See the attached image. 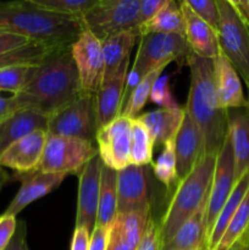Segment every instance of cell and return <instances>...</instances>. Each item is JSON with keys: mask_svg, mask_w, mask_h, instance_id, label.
Instances as JSON below:
<instances>
[{"mask_svg": "<svg viewBox=\"0 0 249 250\" xmlns=\"http://www.w3.org/2000/svg\"><path fill=\"white\" fill-rule=\"evenodd\" d=\"M71 46L53 49L41 62L29 67L26 84L12 95L20 110H33L49 119L81 97Z\"/></svg>", "mask_w": 249, "mask_h": 250, "instance_id": "cell-1", "label": "cell"}, {"mask_svg": "<svg viewBox=\"0 0 249 250\" xmlns=\"http://www.w3.org/2000/svg\"><path fill=\"white\" fill-rule=\"evenodd\" d=\"M187 65L190 83L185 111L204 137L205 155L216 156L228 134V111L217 99L214 60L190 53Z\"/></svg>", "mask_w": 249, "mask_h": 250, "instance_id": "cell-2", "label": "cell"}, {"mask_svg": "<svg viewBox=\"0 0 249 250\" xmlns=\"http://www.w3.org/2000/svg\"><path fill=\"white\" fill-rule=\"evenodd\" d=\"M0 31L24 37L32 43L50 48L71 46L83 26L80 19L54 14L32 0L0 2Z\"/></svg>", "mask_w": 249, "mask_h": 250, "instance_id": "cell-3", "label": "cell"}, {"mask_svg": "<svg viewBox=\"0 0 249 250\" xmlns=\"http://www.w3.org/2000/svg\"><path fill=\"white\" fill-rule=\"evenodd\" d=\"M215 164L216 156L205 155L192 172L177 183L159 222L163 244L167 243L186 221L208 204Z\"/></svg>", "mask_w": 249, "mask_h": 250, "instance_id": "cell-4", "label": "cell"}, {"mask_svg": "<svg viewBox=\"0 0 249 250\" xmlns=\"http://www.w3.org/2000/svg\"><path fill=\"white\" fill-rule=\"evenodd\" d=\"M190 53L192 51L185 36L163 33L142 34L133 66L127 76L124 102L129 93L146 75L160 67H166L172 61H176L180 65H187Z\"/></svg>", "mask_w": 249, "mask_h": 250, "instance_id": "cell-5", "label": "cell"}, {"mask_svg": "<svg viewBox=\"0 0 249 250\" xmlns=\"http://www.w3.org/2000/svg\"><path fill=\"white\" fill-rule=\"evenodd\" d=\"M100 42L115 34L139 28V0H97L80 19Z\"/></svg>", "mask_w": 249, "mask_h": 250, "instance_id": "cell-6", "label": "cell"}, {"mask_svg": "<svg viewBox=\"0 0 249 250\" xmlns=\"http://www.w3.org/2000/svg\"><path fill=\"white\" fill-rule=\"evenodd\" d=\"M97 154L98 149L92 142L48 134L38 170L65 176L80 175Z\"/></svg>", "mask_w": 249, "mask_h": 250, "instance_id": "cell-7", "label": "cell"}, {"mask_svg": "<svg viewBox=\"0 0 249 250\" xmlns=\"http://www.w3.org/2000/svg\"><path fill=\"white\" fill-rule=\"evenodd\" d=\"M216 2L220 11L217 32L220 50L249 89V28L234 11L229 0H216Z\"/></svg>", "mask_w": 249, "mask_h": 250, "instance_id": "cell-8", "label": "cell"}, {"mask_svg": "<svg viewBox=\"0 0 249 250\" xmlns=\"http://www.w3.org/2000/svg\"><path fill=\"white\" fill-rule=\"evenodd\" d=\"M98 117L95 97L81 95L78 99L49 117L48 134L95 143Z\"/></svg>", "mask_w": 249, "mask_h": 250, "instance_id": "cell-9", "label": "cell"}, {"mask_svg": "<svg viewBox=\"0 0 249 250\" xmlns=\"http://www.w3.org/2000/svg\"><path fill=\"white\" fill-rule=\"evenodd\" d=\"M71 50L78 72L81 95L95 97L104 82L105 75L102 42L88 29H83Z\"/></svg>", "mask_w": 249, "mask_h": 250, "instance_id": "cell-10", "label": "cell"}, {"mask_svg": "<svg viewBox=\"0 0 249 250\" xmlns=\"http://www.w3.org/2000/svg\"><path fill=\"white\" fill-rule=\"evenodd\" d=\"M132 119L119 116L106 126L98 129L95 136L98 155L103 164L115 171L131 165Z\"/></svg>", "mask_w": 249, "mask_h": 250, "instance_id": "cell-11", "label": "cell"}, {"mask_svg": "<svg viewBox=\"0 0 249 250\" xmlns=\"http://www.w3.org/2000/svg\"><path fill=\"white\" fill-rule=\"evenodd\" d=\"M236 177H234V158L229 136L227 134L221 149L216 155L214 177H212L211 188H210L209 199L207 204V238H209L212 229L215 226L217 217L224 208L225 203L232 193Z\"/></svg>", "mask_w": 249, "mask_h": 250, "instance_id": "cell-12", "label": "cell"}, {"mask_svg": "<svg viewBox=\"0 0 249 250\" xmlns=\"http://www.w3.org/2000/svg\"><path fill=\"white\" fill-rule=\"evenodd\" d=\"M102 167L103 161L97 154L80 173L76 227H85L90 234L97 222Z\"/></svg>", "mask_w": 249, "mask_h": 250, "instance_id": "cell-13", "label": "cell"}, {"mask_svg": "<svg viewBox=\"0 0 249 250\" xmlns=\"http://www.w3.org/2000/svg\"><path fill=\"white\" fill-rule=\"evenodd\" d=\"M14 178L21 182V187L6 210L2 212L10 216H16L29 204L56 189L62 183L66 176L59 173H45L36 170L27 173H15Z\"/></svg>", "mask_w": 249, "mask_h": 250, "instance_id": "cell-14", "label": "cell"}, {"mask_svg": "<svg viewBox=\"0 0 249 250\" xmlns=\"http://www.w3.org/2000/svg\"><path fill=\"white\" fill-rule=\"evenodd\" d=\"M48 133L36 131L15 142L0 154V165L11 168L15 173H27L38 170L43 158Z\"/></svg>", "mask_w": 249, "mask_h": 250, "instance_id": "cell-15", "label": "cell"}, {"mask_svg": "<svg viewBox=\"0 0 249 250\" xmlns=\"http://www.w3.org/2000/svg\"><path fill=\"white\" fill-rule=\"evenodd\" d=\"M151 207L145 166L129 165L117 171V214Z\"/></svg>", "mask_w": 249, "mask_h": 250, "instance_id": "cell-16", "label": "cell"}, {"mask_svg": "<svg viewBox=\"0 0 249 250\" xmlns=\"http://www.w3.org/2000/svg\"><path fill=\"white\" fill-rule=\"evenodd\" d=\"M175 153L178 181L187 177L205 156L204 137L187 114L175 137Z\"/></svg>", "mask_w": 249, "mask_h": 250, "instance_id": "cell-17", "label": "cell"}, {"mask_svg": "<svg viewBox=\"0 0 249 250\" xmlns=\"http://www.w3.org/2000/svg\"><path fill=\"white\" fill-rule=\"evenodd\" d=\"M178 5L183 16L185 38L190 51L200 58L214 60L221 53L217 32L194 14L187 0H181Z\"/></svg>", "mask_w": 249, "mask_h": 250, "instance_id": "cell-18", "label": "cell"}, {"mask_svg": "<svg viewBox=\"0 0 249 250\" xmlns=\"http://www.w3.org/2000/svg\"><path fill=\"white\" fill-rule=\"evenodd\" d=\"M214 75L220 106L227 111L247 109L248 100L244 97L241 77L222 53L214 59Z\"/></svg>", "mask_w": 249, "mask_h": 250, "instance_id": "cell-19", "label": "cell"}, {"mask_svg": "<svg viewBox=\"0 0 249 250\" xmlns=\"http://www.w3.org/2000/svg\"><path fill=\"white\" fill-rule=\"evenodd\" d=\"M128 66L129 63H126L117 75L110 80L104 81L100 89L95 94L98 129L121 116L127 76H128Z\"/></svg>", "mask_w": 249, "mask_h": 250, "instance_id": "cell-20", "label": "cell"}, {"mask_svg": "<svg viewBox=\"0 0 249 250\" xmlns=\"http://www.w3.org/2000/svg\"><path fill=\"white\" fill-rule=\"evenodd\" d=\"M141 37L142 33L139 28H134L115 34L102 42L105 61L104 81L114 77L126 63H129L132 49L137 43H139Z\"/></svg>", "mask_w": 249, "mask_h": 250, "instance_id": "cell-21", "label": "cell"}, {"mask_svg": "<svg viewBox=\"0 0 249 250\" xmlns=\"http://www.w3.org/2000/svg\"><path fill=\"white\" fill-rule=\"evenodd\" d=\"M49 119L39 112L21 109L0 125V154L11 144L36 131H48Z\"/></svg>", "mask_w": 249, "mask_h": 250, "instance_id": "cell-22", "label": "cell"}, {"mask_svg": "<svg viewBox=\"0 0 249 250\" xmlns=\"http://www.w3.org/2000/svg\"><path fill=\"white\" fill-rule=\"evenodd\" d=\"M228 136L233 150L237 182L249 171V114L247 109L228 110Z\"/></svg>", "mask_w": 249, "mask_h": 250, "instance_id": "cell-23", "label": "cell"}, {"mask_svg": "<svg viewBox=\"0 0 249 250\" xmlns=\"http://www.w3.org/2000/svg\"><path fill=\"white\" fill-rule=\"evenodd\" d=\"M185 107L180 106L177 109L154 110L139 115L137 119L146 127L154 146H159L175 139L185 119Z\"/></svg>", "mask_w": 249, "mask_h": 250, "instance_id": "cell-24", "label": "cell"}, {"mask_svg": "<svg viewBox=\"0 0 249 250\" xmlns=\"http://www.w3.org/2000/svg\"><path fill=\"white\" fill-rule=\"evenodd\" d=\"M150 219L151 207L117 214L110 225V232L119 237L129 248L137 250Z\"/></svg>", "mask_w": 249, "mask_h": 250, "instance_id": "cell-25", "label": "cell"}, {"mask_svg": "<svg viewBox=\"0 0 249 250\" xmlns=\"http://www.w3.org/2000/svg\"><path fill=\"white\" fill-rule=\"evenodd\" d=\"M207 204L180 227L175 236L161 246V250H198L207 238Z\"/></svg>", "mask_w": 249, "mask_h": 250, "instance_id": "cell-26", "label": "cell"}, {"mask_svg": "<svg viewBox=\"0 0 249 250\" xmlns=\"http://www.w3.org/2000/svg\"><path fill=\"white\" fill-rule=\"evenodd\" d=\"M117 215V171L103 164L95 226L109 227Z\"/></svg>", "mask_w": 249, "mask_h": 250, "instance_id": "cell-27", "label": "cell"}, {"mask_svg": "<svg viewBox=\"0 0 249 250\" xmlns=\"http://www.w3.org/2000/svg\"><path fill=\"white\" fill-rule=\"evenodd\" d=\"M249 190V171H247L241 178L236 182L232 193L229 194L228 199L225 203L224 208H222L221 212H220L219 217H217L215 226L212 229L211 233H210L209 238H208V246L211 250H215V248L219 244L220 239L224 236L225 231H226L227 226H228L229 221L236 214L238 210L239 205L243 202L244 197H246L247 192Z\"/></svg>", "mask_w": 249, "mask_h": 250, "instance_id": "cell-28", "label": "cell"}, {"mask_svg": "<svg viewBox=\"0 0 249 250\" xmlns=\"http://www.w3.org/2000/svg\"><path fill=\"white\" fill-rule=\"evenodd\" d=\"M142 34L163 33L185 36L183 16L178 2L166 0L165 5L151 20L139 26Z\"/></svg>", "mask_w": 249, "mask_h": 250, "instance_id": "cell-29", "label": "cell"}, {"mask_svg": "<svg viewBox=\"0 0 249 250\" xmlns=\"http://www.w3.org/2000/svg\"><path fill=\"white\" fill-rule=\"evenodd\" d=\"M164 70H165V67H160L158 70L153 71L149 75H146L134 87V89L129 93L128 98L124 102V106H122L121 116H126L132 120L137 119L139 116V112L145 106L146 102L150 99V93L151 89H153L154 83L163 75Z\"/></svg>", "mask_w": 249, "mask_h": 250, "instance_id": "cell-30", "label": "cell"}, {"mask_svg": "<svg viewBox=\"0 0 249 250\" xmlns=\"http://www.w3.org/2000/svg\"><path fill=\"white\" fill-rule=\"evenodd\" d=\"M249 233V190L243 202L229 221L224 236L220 239L215 250H229L239 239Z\"/></svg>", "mask_w": 249, "mask_h": 250, "instance_id": "cell-31", "label": "cell"}, {"mask_svg": "<svg viewBox=\"0 0 249 250\" xmlns=\"http://www.w3.org/2000/svg\"><path fill=\"white\" fill-rule=\"evenodd\" d=\"M153 139L146 127L138 119L132 120L131 165H150L153 160Z\"/></svg>", "mask_w": 249, "mask_h": 250, "instance_id": "cell-32", "label": "cell"}, {"mask_svg": "<svg viewBox=\"0 0 249 250\" xmlns=\"http://www.w3.org/2000/svg\"><path fill=\"white\" fill-rule=\"evenodd\" d=\"M53 49L39 43H29L22 48L0 55V70L15 65H37L41 62Z\"/></svg>", "mask_w": 249, "mask_h": 250, "instance_id": "cell-33", "label": "cell"}, {"mask_svg": "<svg viewBox=\"0 0 249 250\" xmlns=\"http://www.w3.org/2000/svg\"><path fill=\"white\" fill-rule=\"evenodd\" d=\"M154 175L155 177L165 186L167 189L172 187V185H177L180 181L177 177V161H176L175 153V139L166 142L164 144L163 151L159 155L158 160L153 165Z\"/></svg>", "mask_w": 249, "mask_h": 250, "instance_id": "cell-34", "label": "cell"}, {"mask_svg": "<svg viewBox=\"0 0 249 250\" xmlns=\"http://www.w3.org/2000/svg\"><path fill=\"white\" fill-rule=\"evenodd\" d=\"M37 6L54 14L81 19L97 0H32Z\"/></svg>", "mask_w": 249, "mask_h": 250, "instance_id": "cell-35", "label": "cell"}, {"mask_svg": "<svg viewBox=\"0 0 249 250\" xmlns=\"http://www.w3.org/2000/svg\"><path fill=\"white\" fill-rule=\"evenodd\" d=\"M33 65H15L0 70V92L16 95L26 84L29 67Z\"/></svg>", "mask_w": 249, "mask_h": 250, "instance_id": "cell-36", "label": "cell"}, {"mask_svg": "<svg viewBox=\"0 0 249 250\" xmlns=\"http://www.w3.org/2000/svg\"><path fill=\"white\" fill-rule=\"evenodd\" d=\"M187 4L198 17L207 22L215 32H219L220 11L216 0H187Z\"/></svg>", "mask_w": 249, "mask_h": 250, "instance_id": "cell-37", "label": "cell"}, {"mask_svg": "<svg viewBox=\"0 0 249 250\" xmlns=\"http://www.w3.org/2000/svg\"><path fill=\"white\" fill-rule=\"evenodd\" d=\"M150 100L160 106V109H177L180 105L173 98L168 84L167 76H160L154 83L150 93Z\"/></svg>", "mask_w": 249, "mask_h": 250, "instance_id": "cell-38", "label": "cell"}, {"mask_svg": "<svg viewBox=\"0 0 249 250\" xmlns=\"http://www.w3.org/2000/svg\"><path fill=\"white\" fill-rule=\"evenodd\" d=\"M161 246L163 241H161L160 226L159 222L151 217L137 250H161Z\"/></svg>", "mask_w": 249, "mask_h": 250, "instance_id": "cell-39", "label": "cell"}, {"mask_svg": "<svg viewBox=\"0 0 249 250\" xmlns=\"http://www.w3.org/2000/svg\"><path fill=\"white\" fill-rule=\"evenodd\" d=\"M16 216L1 214L0 216V250H5L16 231Z\"/></svg>", "mask_w": 249, "mask_h": 250, "instance_id": "cell-40", "label": "cell"}, {"mask_svg": "<svg viewBox=\"0 0 249 250\" xmlns=\"http://www.w3.org/2000/svg\"><path fill=\"white\" fill-rule=\"evenodd\" d=\"M29 43H32V42H29L24 37L0 31V55L15 50V49L22 48Z\"/></svg>", "mask_w": 249, "mask_h": 250, "instance_id": "cell-41", "label": "cell"}, {"mask_svg": "<svg viewBox=\"0 0 249 250\" xmlns=\"http://www.w3.org/2000/svg\"><path fill=\"white\" fill-rule=\"evenodd\" d=\"M166 0H139V22L145 23L153 19L165 5Z\"/></svg>", "mask_w": 249, "mask_h": 250, "instance_id": "cell-42", "label": "cell"}, {"mask_svg": "<svg viewBox=\"0 0 249 250\" xmlns=\"http://www.w3.org/2000/svg\"><path fill=\"white\" fill-rule=\"evenodd\" d=\"M110 238V226H95L90 234L89 250H107Z\"/></svg>", "mask_w": 249, "mask_h": 250, "instance_id": "cell-43", "label": "cell"}, {"mask_svg": "<svg viewBox=\"0 0 249 250\" xmlns=\"http://www.w3.org/2000/svg\"><path fill=\"white\" fill-rule=\"evenodd\" d=\"M5 250H29L27 244V225L22 220H17L16 231Z\"/></svg>", "mask_w": 249, "mask_h": 250, "instance_id": "cell-44", "label": "cell"}, {"mask_svg": "<svg viewBox=\"0 0 249 250\" xmlns=\"http://www.w3.org/2000/svg\"><path fill=\"white\" fill-rule=\"evenodd\" d=\"M90 233L85 227H75L71 250H89Z\"/></svg>", "mask_w": 249, "mask_h": 250, "instance_id": "cell-45", "label": "cell"}, {"mask_svg": "<svg viewBox=\"0 0 249 250\" xmlns=\"http://www.w3.org/2000/svg\"><path fill=\"white\" fill-rule=\"evenodd\" d=\"M19 110V105H17L16 100L12 95L10 98H5L0 95V125L6 121V120H9Z\"/></svg>", "mask_w": 249, "mask_h": 250, "instance_id": "cell-46", "label": "cell"}, {"mask_svg": "<svg viewBox=\"0 0 249 250\" xmlns=\"http://www.w3.org/2000/svg\"><path fill=\"white\" fill-rule=\"evenodd\" d=\"M232 7L249 28V0H229Z\"/></svg>", "mask_w": 249, "mask_h": 250, "instance_id": "cell-47", "label": "cell"}, {"mask_svg": "<svg viewBox=\"0 0 249 250\" xmlns=\"http://www.w3.org/2000/svg\"><path fill=\"white\" fill-rule=\"evenodd\" d=\"M9 181H10V175L7 173V171L0 165V189H1V188L4 187Z\"/></svg>", "mask_w": 249, "mask_h": 250, "instance_id": "cell-48", "label": "cell"}, {"mask_svg": "<svg viewBox=\"0 0 249 250\" xmlns=\"http://www.w3.org/2000/svg\"><path fill=\"white\" fill-rule=\"evenodd\" d=\"M248 234H247V236H244L242 239H239V241L237 242V243L234 244V246L232 247L229 250H247V241H248Z\"/></svg>", "mask_w": 249, "mask_h": 250, "instance_id": "cell-49", "label": "cell"}, {"mask_svg": "<svg viewBox=\"0 0 249 250\" xmlns=\"http://www.w3.org/2000/svg\"><path fill=\"white\" fill-rule=\"evenodd\" d=\"M198 250H211V249H210L209 246H208V242H205V243L203 244V246L200 247V248L198 249Z\"/></svg>", "mask_w": 249, "mask_h": 250, "instance_id": "cell-50", "label": "cell"}, {"mask_svg": "<svg viewBox=\"0 0 249 250\" xmlns=\"http://www.w3.org/2000/svg\"><path fill=\"white\" fill-rule=\"evenodd\" d=\"M247 100H248V107H247V111H248L249 114V89H248V98H247Z\"/></svg>", "mask_w": 249, "mask_h": 250, "instance_id": "cell-51", "label": "cell"}, {"mask_svg": "<svg viewBox=\"0 0 249 250\" xmlns=\"http://www.w3.org/2000/svg\"><path fill=\"white\" fill-rule=\"evenodd\" d=\"M247 250H249V234H248V241H247Z\"/></svg>", "mask_w": 249, "mask_h": 250, "instance_id": "cell-52", "label": "cell"}]
</instances>
